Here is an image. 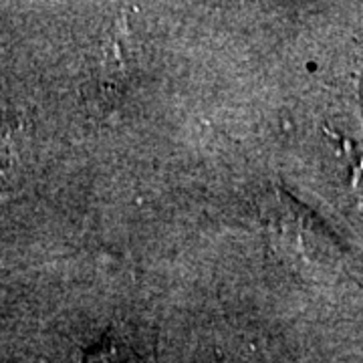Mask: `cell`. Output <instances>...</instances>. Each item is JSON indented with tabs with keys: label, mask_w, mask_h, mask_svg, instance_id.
Wrapping results in <instances>:
<instances>
[{
	"label": "cell",
	"mask_w": 363,
	"mask_h": 363,
	"mask_svg": "<svg viewBox=\"0 0 363 363\" xmlns=\"http://www.w3.org/2000/svg\"><path fill=\"white\" fill-rule=\"evenodd\" d=\"M85 363H143L130 347L121 345L119 341L111 339V335H107L104 343L93 350L87 362Z\"/></svg>",
	"instance_id": "obj_1"
}]
</instances>
